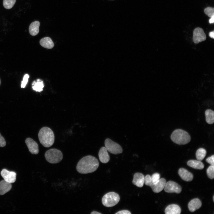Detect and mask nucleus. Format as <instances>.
<instances>
[{
    "instance_id": "f03ea898",
    "label": "nucleus",
    "mask_w": 214,
    "mask_h": 214,
    "mask_svg": "<svg viewBox=\"0 0 214 214\" xmlns=\"http://www.w3.org/2000/svg\"><path fill=\"white\" fill-rule=\"evenodd\" d=\"M38 138L40 143L45 147L51 146L54 141V135L50 128L45 127L40 130L38 134Z\"/></svg>"
},
{
    "instance_id": "7ed1b4c3",
    "label": "nucleus",
    "mask_w": 214,
    "mask_h": 214,
    "mask_svg": "<svg viewBox=\"0 0 214 214\" xmlns=\"http://www.w3.org/2000/svg\"><path fill=\"white\" fill-rule=\"evenodd\" d=\"M171 139L173 142L179 145L186 144L191 139L188 133L181 129H177L174 131L171 135Z\"/></svg>"
},
{
    "instance_id": "6e6552de",
    "label": "nucleus",
    "mask_w": 214,
    "mask_h": 214,
    "mask_svg": "<svg viewBox=\"0 0 214 214\" xmlns=\"http://www.w3.org/2000/svg\"><path fill=\"white\" fill-rule=\"evenodd\" d=\"M206 38V35L202 28L197 27L194 30L193 40L195 43L198 44L205 40Z\"/></svg>"
},
{
    "instance_id": "9d476101",
    "label": "nucleus",
    "mask_w": 214,
    "mask_h": 214,
    "mask_svg": "<svg viewBox=\"0 0 214 214\" xmlns=\"http://www.w3.org/2000/svg\"><path fill=\"white\" fill-rule=\"evenodd\" d=\"M25 143L29 152L33 154H37L39 153L38 145L37 143L30 138H27Z\"/></svg>"
},
{
    "instance_id": "a211bd4d",
    "label": "nucleus",
    "mask_w": 214,
    "mask_h": 214,
    "mask_svg": "<svg viewBox=\"0 0 214 214\" xmlns=\"http://www.w3.org/2000/svg\"><path fill=\"white\" fill-rule=\"evenodd\" d=\"M40 24V22L38 21H34L31 23L29 27V32L31 35L34 36L38 34Z\"/></svg>"
},
{
    "instance_id": "4be33fe9",
    "label": "nucleus",
    "mask_w": 214,
    "mask_h": 214,
    "mask_svg": "<svg viewBox=\"0 0 214 214\" xmlns=\"http://www.w3.org/2000/svg\"><path fill=\"white\" fill-rule=\"evenodd\" d=\"M206 121V122L210 124L213 123L214 122V112L211 109H208L205 111Z\"/></svg>"
},
{
    "instance_id": "bb28decb",
    "label": "nucleus",
    "mask_w": 214,
    "mask_h": 214,
    "mask_svg": "<svg viewBox=\"0 0 214 214\" xmlns=\"http://www.w3.org/2000/svg\"><path fill=\"white\" fill-rule=\"evenodd\" d=\"M151 177V179L152 184H155L159 181L160 179V175L158 173H154Z\"/></svg>"
},
{
    "instance_id": "9b49d317",
    "label": "nucleus",
    "mask_w": 214,
    "mask_h": 214,
    "mask_svg": "<svg viewBox=\"0 0 214 214\" xmlns=\"http://www.w3.org/2000/svg\"><path fill=\"white\" fill-rule=\"evenodd\" d=\"M144 175L141 173H135L133 175V184L138 187H142L144 183Z\"/></svg>"
},
{
    "instance_id": "aec40b11",
    "label": "nucleus",
    "mask_w": 214,
    "mask_h": 214,
    "mask_svg": "<svg viewBox=\"0 0 214 214\" xmlns=\"http://www.w3.org/2000/svg\"><path fill=\"white\" fill-rule=\"evenodd\" d=\"M187 165L194 169H202L204 167L203 163L200 161L196 160H190L187 163Z\"/></svg>"
},
{
    "instance_id": "2f4dec72",
    "label": "nucleus",
    "mask_w": 214,
    "mask_h": 214,
    "mask_svg": "<svg viewBox=\"0 0 214 214\" xmlns=\"http://www.w3.org/2000/svg\"><path fill=\"white\" fill-rule=\"evenodd\" d=\"M131 213L130 211L127 210L119 211L115 213L116 214H131Z\"/></svg>"
},
{
    "instance_id": "412c9836",
    "label": "nucleus",
    "mask_w": 214,
    "mask_h": 214,
    "mask_svg": "<svg viewBox=\"0 0 214 214\" xmlns=\"http://www.w3.org/2000/svg\"><path fill=\"white\" fill-rule=\"evenodd\" d=\"M32 85L33 89L36 92H38L42 91L44 86L43 81L39 79L33 82Z\"/></svg>"
},
{
    "instance_id": "1a4fd4ad",
    "label": "nucleus",
    "mask_w": 214,
    "mask_h": 214,
    "mask_svg": "<svg viewBox=\"0 0 214 214\" xmlns=\"http://www.w3.org/2000/svg\"><path fill=\"white\" fill-rule=\"evenodd\" d=\"M1 174L4 180L10 183L14 182L16 179V173L12 171H9L6 169H3Z\"/></svg>"
},
{
    "instance_id": "f704fd0d",
    "label": "nucleus",
    "mask_w": 214,
    "mask_h": 214,
    "mask_svg": "<svg viewBox=\"0 0 214 214\" xmlns=\"http://www.w3.org/2000/svg\"><path fill=\"white\" fill-rule=\"evenodd\" d=\"M91 214H101V213L98 212H97V211H94L92 212L91 213Z\"/></svg>"
},
{
    "instance_id": "c9c22d12",
    "label": "nucleus",
    "mask_w": 214,
    "mask_h": 214,
    "mask_svg": "<svg viewBox=\"0 0 214 214\" xmlns=\"http://www.w3.org/2000/svg\"><path fill=\"white\" fill-rule=\"evenodd\" d=\"M213 201L214 202V196H213Z\"/></svg>"
},
{
    "instance_id": "0eeeda50",
    "label": "nucleus",
    "mask_w": 214,
    "mask_h": 214,
    "mask_svg": "<svg viewBox=\"0 0 214 214\" xmlns=\"http://www.w3.org/2000/svg\"><path fill=\"white\" fill-rule=\"evenodd\" d=\"M165 191L169 193H180L182 190L181 187L177 183L169 181L166 182L164 188Z\"/></svg>"
},
{
    "instance_id": "473e14b6",
    "label": "nucleus",
    "mask_w": 214,
    "mask_h": 214,
    "mask_svg": "<svg viewBox=\"0 0 214 214\" xmlns=\"http://www.w3.org/2000/svg\"><path fill=\"white\" fill-rule=\"evenodd\" d=\"M214 31H213L212 32H210L209 33V36L211 38L213 39L214 38Z\"/></svg>"
},
{
    "instance_id": "c756f323",
    "label": "nucleus",
    "mask_w": 214,
    "mask_h": 214,
    "mask_svg": "<svg viewBox=\"0 0 214 214\" xmlns=\"http://www.w3.org/2000/svg\"><path fill=\"white\" fill-rule=\"evenodd\" d=\"M206 161L211 165H214V155H213L206 160Z\"/></svg>"
},
{
    "instance_id": "f8f14e48",
    "label": "nucleus",
    "mask_w": 214,
    "mask_h": 214,
    "mask_svg": "<svg viewBox=\"0 0 214 214\" xmlns=\"http://www.w3.org/2000/svg\"><path fill=\"white\" fill-rule=\"evenodd\" d=\"M178 173L182 179L185 181L190 182L193 179V174L184 168H180L178 170Z\"/></svg>"
},
{
    "instance_id": "c85d7f7f",
    "label": "nucleus",
    "mask_w": 214,
    "mask_h": 214,
    "mask_svg": "<svg viewBox=\"0 0 214 214\" xmlns=\"http://www.w3.org/2000/svg\"><path fill=\"white\" fill-rule=\"evenodd\" d=\"M29 78V75L28 74H26L23 77V80L21 82V87L24 88L28 82V79Z\"/></svg>"
},
{
    "instance_id": "2eb2a0df",
    "label": "nucleus",
    "mask_w": 214,
    "mask_h": 214,
    "mask_svg": "<svg viewBox=\"0 0 214 214\" xmlns=\"http://www.w3.org/2000/svg\"><path fill=\"white\" fill-rule=\"evenodd\" d=\"M202 204V202L200 200L196 198L191 200L189 202L188 207L189 211L193 212L200 208Z\"/></svg>"
},
{
    "instance_id": "a878e982",
    "label": "nucleus",
    "mask_w": 214,
    "mask_h": 214,
    "mask_svg": "<svg viewBox=\"0 0 214 214\" xmlns=\"http://www.w3.org/2000/svg\"><path fill=\"white\" fill-rule=\"evenodd\" d=\"M204 12L208 17L211 18L214 16V8L208 7L204 9Z\"/></svg>"
},
{
    "instance_id": "f257e3e1",
    "label": "nucleus",
    "mask_w": 214,
    "mask_h": 214,
    "mask_svg": "<svg viewBox=\"0 0 214 214\" xmlns=\"http://www.w3.org/2000/svg\"><path fill=\"white\" fill-rule=\"evenodd\" d=\"M99 166L98 160L94 156L89 155L82 158L78 162L76 168L79 173L86 174L94 172Z\"/></svg>"
},
{
    "instance_id": "5701e85b",
    "label": "nucleus",
    "mask_w": 214,
    "mask_h": 214,
    "mask_svg": "<svg viewBox=\"0 0 214 214\" xmlns=\"http://www.w3.org/2000/svg\"><path fill=\"white\" fill-rule=\"evenodd\" d=\"M206 151L205 149L202 148H199L196 153L197 159L200 161L202 160L206 155Z\"/></svg>"
},
{
    "instance_id": "72a5a7b5",
    "label": "nucleus",
    "mask_w": 214,
    "mask_h": 214,
    "mask_svg": "<svg viewBox=\"0 0 214 214\" xmlns=\"http://www.w3.org/2000/svg\"><path fill=\"white\" fill-rule=\"evenodd\" d=\"M214 16H212V17L210 18V19L209 20V22L210 23H213L214 22Z\"/></svg>"
},
{
    "instance_id": "7c9ffc66",
    "label": "nucleus",
    "mask_w": 214,
    "mask_h": 214,
    "mask_svg": "<svg viewBox=\"0 0 214 214\" xmlns=\"http://www.w3.org/2000/svg\"><path fill=\"white\" fill-rule=\"evenodd\" d=\"M6 145V141L0 133V147H3L5 146Z\"/></svg>"
},
{
    "instance_id": "423d86ee",
    "label": "nucleus",
    "mask_w": 214,
    "mask_h": 214,
    "mask_svg": "<svg viewBox=\"0 0 214 214\" xmlns=\"http://www.w3.org/2000/svg\"><path fill=\"white\" fill-rule=\"evenodd\" d=\"M104 144L107 150L113 154H117L122 152V149L120 145L109 138L105 140Z\"/></svg>"
},
{
    "instance_id": "6ab92c4d",
    "label": "nucleus",
    "mask_w": 214,
    "mask_h": 214,
    "mask_svg": "<svg viewBox=\"0 0 214 214\" xmlns=\"http://www.w3.org/2000/svg\"><path fill=\"white\" fill-rule=\"evenodd\" d=\"M40 43L43 47L48 49L52 48L54 46L52 40L48 37H45L41 39Z\"/></svg>"
},
{
    "instance_id": "dca6fc26",
    "label": "nucleus",
    "mask_w": 214,
    "mask_h": 214,
    "mask_svg": "<svg viewBox=\"0 0 214 214\" xmlns=\"http://www.w3.org/2000/svg\"><path fill=\"white\" fill-rule=\"evenodd\" d=\"M166 214H180L181 209L178 205L176 204H171L168 205L165 210Z\"/></svg>"
},
{
    "instance_id": "b1692460",
    "label": "nucleus",
    "mask_w": 214,
    "mask_h": 214,
    "mask_svg": "<svg viewBox=\"0 0 214 214\" xmlns=\"http://www.w3.org/2000/svg\"><path fill=\"white\" fill-rule=\"evenodd\" d=\"M16 0H3V5L7 9H10L15 4Z\"/></svg>"
},
{
    "instance_id": "e433bc0d",
    "label": "nucleus",
    "mask_w": 214,
    "mask_h": 214,
    "mask_svg": "<svg viewBox=\"0 0 214 214\" xmlns=\"http://www.w3.org/2000/svg\"><path fill=\"white\" fill-rule=\"evenodd\" d=\"M0 84H1V80H0Z\"/></svg>"
},
{
    "instance_id": "39448f33",
    "label": "nucleus",
    "mask_w": 214,
    "mask_h": 214,
    "mask_svg": "<svg viewBox=\"0 0 214 214\" xmlns=\"http://www.w3.org/2000/svg\"><path fill=\"white\" fill-rule=\"evenodd\" d=\"M120 197L117 193L110 192L105 194L102 197V202L104 206L107 207H113L119 202Z\"/></svg>"
},
{
    "instance_id": "cd10ccee",
    "label": "nucleus",
    "mask_w": 214,
    "mask_h": 214,
    "mask_svg": "<svg viewBox=\"0 0 214 214\" xmlns=\"http://www.w3.org/2000/svg\"><path fill=\"white\" fill-rule=\"evenodd\" d=\"M144 183L147 185L150 186L152 184L151 177L149 175H147L144 177Z\"/></svg>"
},
{
    "instance_id": "20e7f679",
    "label": "nucleus",
    "mask_w": 214,
    "mask_h": 214,
    "mask_svg": "<svg viewBox=\"0 0 214 214\" xmlns=\"http://www.w3.org/2000/svg\"><path fill=\"white\" fill-rule=\"evenodd\" d=\"M46 160L51 163L60 162L63 158V154L59 150L53 148L47 150L45 154Z\"/></svg>"
},
{
    "instance_id": "393cba45",
    "label": "nucleus",
    "mask_w": 214,
    "mask_h": 214,
    "mask_svg": "<svg viewBox=\"0 0 214 214\" xmlns=\"http://www.w3.org/2000/svg\"><path fill=\"white\" fill-rule=\"evenodd\" d=\"M207 174L208 177L211 179L214 178V166L210 165L207 170Z\"/></svg>"
},
{
    "instance_id": "f3484780",
    "label": "nucleus",
    "mask_w": 214,
    "mask_h": 214,
    "mask_svg": "<svg viewBox=\"0 0 214 214\" xmlns=\"http://www.w3.org/2000/svg\"><path fill=\"white\" fill-rule=\"evenodd\" d=\"M12 185L11 183L7 182L4 180L0 182V195H2L9 191L11 189Z\"/></svg>"
},
{
    "instance_id": "ddd939ff",
    "label": "nucleus",
    "mask_w": 214,
    "mask_h": 214,
    "mask_svg": "<svg viewBox=\"0 0 214 214\" xmlns=\"http://www.w3.org/2000/svg\"><path fill=\"white\" fill-rule=\"evenodd\" d=\"M166 183V180L164 178H162L160 179L157 183L154 184H152L150 187L154 192L158 193L164 189Z\"/></svg>"
},
{
    "instance_id": "4468645a",
    "label": "nucleus",
    "mask_w": 214,
    "mask_h": 214,
    "mask_svg": "<svg viewBox=\"0 0 214 214\" xmlns=\"http://www.w3.org/2000/svg\"><path fill=\"white\" fill-rule=\"evenodd\" d=\"M98 156L100 161L102 163H107L110 160V156L105 147H102L100 149Z\"/></svg>"
}]
</instances>
